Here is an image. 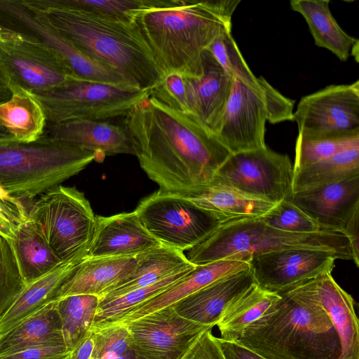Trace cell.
Wrapping results in <instances>:
<instances>
[{
    "instance_id": "obj_1",
    "label": "cell",
    "mask_w": 359,
    "mask_h": 359,
    "mask_svg": "<svg viewBox=\"0 0 359 359\" xmlns=\"http://www.w3.org/2000/svg\"><path fill=\"white\" fill-rule=\"evenodd\" d=\"M123 126L142 169L163 191L184 194L210 182L231 154L191 115L150 94L124 116Z\"/></svg>"
},
{
    "instance_id": "obj_2",
    "label": "cell",
    "mask_w": 359,
    "mask_h": 359,
    "mask_svg": "<svg viewBox=\"0 0 359 359\" xmlns=\"http://www.w3.org/2000/svg\"><path fill=\"white\" fill-rule=\"evenodd\" d=\"M94 61L151 91L162 79L153 55L133 22L91 13L67 0H22Z\"/></svg>"
},
{
    "instance_id": "obj_3",
    "label": "cell",
    "mask_w": 359,
    "mask_h": 359,
    "mask_svg": "<svg viewBox=\"0 0 359 359\" xmlns=\"http://www.w3.org/2000/svg\"><path fill=\"white\" fill-rule=\"evenodd\" d=\"M133 22L162 76L177 73L190 79L202 76L203 52L231 28V22L218 16L207 0H163L160 6L137 14Z\"/></svg>"
},
{
    "instance_id": "obj_4",
    "label": "cell",
    "mask_w": 359,
    "mask_h": 359,
    "mask_svg": "<svg viewBox=\"0 0 359 359\" xmlns=\"http://www.w3.org/2000/svg\"><path fill=\"white\" fill-rule=\"evenodd\" d=\"M236 341L266 359H337L340 344L318 304L287 292Z\"/></svg>"
},
{
    "instance_id": "obj_5",
    "label": "cell",
    "mask_w": 359,
    "mask_h": 359,
    "mask_svg": "<svg viewBox=\"0 0 359 359\" xmlns=\"http://www.w3.org/2000/svg\"><path fill=\"white\" fill-rule=\"evenodd\" d=\"M93 161L94 151L55 140L43 134L22 143L0 140V184L12 196L32 201L78 174Z\"/></svg>"
},
{
    "instance_id": "obj_6",
    "label": "cell",
    "mask_w": 359,
    "mask_h": 359,
    "mask_svg": "<svg viewBox=\"0 0 359 359\" xmlns=\"http://www.w3.org/2000/svg\"><path fill=\"white\" fill-rule=\"evenodd\" d=\"M289 249L327 251L340 259L352 260L349 241L341 232L289 233L266 224L259 217L222 224L189 250L187 257L198 266L224 259L248 262L257 255Z\"/></svg>"
},
{
    "instance_id": "obj_7",
    "label": "cell",
    "mask_w": 359,
    "mask_h": 359,
    "mask_svg": "<svg viewBox=\"0 0 359 359\" xmlns=\"http://www.w3.org/2000/svg\"><path fill=\"white\" fill-rule=\"evenodd\" d=\"M95 215L84 194L59 184L32 200L29 218L62 263L81 262L91 242Z\"/></svg>"
},
{
    "instance_id": "obj_8",
    "label": "cell",
    "mask_w": 359,
    "mask_h": 359,
    "mask_svg": "<svg viewBox=\"0 0 359 359\" xmlns=\"http://www.w3.org/2000/svg\"><path fill=\"white\" fill-rule=\"evenodd\" d=\"M78 79L63 57L39 38L0 23V79L35 94Z\"/></svg>"
},
{
    "instance_id": "obj_9",
    "label": "cell",
    "mask_w": 359,
    "mask_h": 359,
    "mask_svg": "<svg viewBox=\"0 0 359 359\" xmlns=\"http://www.w3.org/2000/svg\"><path fill=\"white\" fill-rule=\"evenodd\" d=\"M150 92L138 88L72 79L62 86L36 94L47 124L75 119L106 121L124 116Z\"/></svg>"
},
{
    "instance_id": "obj_10",
    "label": "cell",
    "mask_w": 359,
    "mask_h": 359,
    "mask_svg": "<svg viewBox=\"0 0 359 359\" xmlns=\"http://www.w3.org/2000/svg\"><path fill=\"white\" fill-rule=\"evenodd\" d=\"M134 212L161 244L183 252L205 241L222 225L213 214L186 197L159 189L144 198Z\"/></svg>"
},
{
    "instance_id": "obj_11",
    "label": "cell",
    "mask_w": 359,
    "mask_h": 359,
    "mask_svg": "<svg viewBox=\"0 0 359 359\" xmlns=\"http://www.w3.org/2000/svg\"><path fill=\"white\" fill-rule=\"evenodd\" d=\"M293 177L288 156L264 147L231 154L211 181L245 196L276 204L292 194Z\"/></svg>"
},
{
    "instance_id": "obj_12",
    "label": "cell",
    "mask_w": 359,
    "mask_h": 359,
    "mask_svg": "<svg viewBox=\"0 0 359 359\" xmlns=\"http://www.w3.org/2000/svg\"><path fill=\"white\" fill-rule=\"evenodd\" d=\"M130 343L147 359H185L208 329L180 316L169 306L124 323Z\"/></svg>"
},
{
    "instance_id": "obj_13",
    "label": "cell",
    "mask_w": 359,
    "mask_h": 359,
    "mask_svg": "<svg viewBox=\"0 0 359 359\" xmlns=\"http://www.w3.org/2000/svg\"><path fill=\"white\" fill-rule=\"evenodd\" d=\"M0 23L26 31L41 39L63 57L78 79L115 85L125 82L120 74L83 53L44 16L22 1L0 0Z\"/></svg>"
},
{
    "instance_id": "obj_14",
    "label": "cell",
    "mask_w": 359,
    "mask_h": 359,
    "mask_svg": "<svg viewBox=\"0 0 359 359\" xmlns=\"http://www.w3.org/2000/svg\"><path fill=\"white\" fill-rule=\"evenodd\" d=\"M337 259L339 257L331 252L289 249L257 255L248 262L257 285L282 294L323 273H332Z\"/></svg>"
},
{
    "instance_id": "obj_15",
    "label": "cell",
    "mask_w": 359,
    "mask_h": 359,
    "mask_svg": "<svg viewBox=\"0 0 359 359\" xmlns=\"http://www.w3.org/2000/svg\"><path fill=\"white\" fill-rule=\"evenodd\" d=\"M269 120L263 89L255 91L233 79L232 92L216 137L231 154L264 148L266 122Z\"/></svg>"
},
{
    "instance_id": "obj_16",
    "label": "cell",
    "mask_w": 359,
    "mask_h": 359,
    "mask_svg": "<svg viewBox=\"0 0 359 359\" xmlns=\"http://www.w3.org/2000/svg\"><path fill=\"white\" fill-rule=\"evenodd\" d=\"M293 121L299 132L359 129V81L330 85L302 97Z\"/></svg>"
},
{
    "instance_id": "obj_17",
    "label": "cell",
    "mask_w": 359,
    "mask_h": 359,
    "mask_svg": "<svg viewBox=\"0 0 359 359\" xmlns=\"http://www.w3.org/2000/svg\"><path fill=\"white\" fill-rule=\"evenodd\" d=\"M312 302L327 313L340 344L337 359H359V323L353 297L325 273L286 292Z\"/></svg>"
},
{
    "instance_id": "obj_18",
    "label": "cell",
    "mask_w": 359,
    "mask_h": 359,
    "mask_svg": "<svg viewBox=\"0 0 359 359\" xmlns=\"http://www.w3.org/2000/svg\"><path fill=\"white\" fill-rule=\"evenodd\" d=\"M203 73L199 78H184L189 114L216 136L232 92L233 78L205 50Z\"/></svg>"
},
{
    "instance_id": "obj_19",
    "label": "cell",
    "mask_w": 359,
    "mask_h": 359,
    "mask_svg": "<svg viewBox=\"0 0 359 359\" xmlns=\"http://www.w3.org/2000/svg\"><path fill=\"white\" fill-rule=\"evenodd\" d=\"M323 230L341 232L359 209V175L292 193L287 198Z\"/></svg>"
},
{
    "instance_id": "obj_20",
    "label": "cell",
    "mask_w": 359,
    "mask_h": 359,
    "mask_svg": "<svg viewBox=\"0 0 359 359\" xmlns=\"http://www.w3.org/2000/svg\"><path fill=\"white\" fill-rule=\"evenodd\" d=\"M161 245L143 226L134 211L97 216L86 258L136 255Z\"/></svg>"
},
{
    "instance_id": "obj_21",
    "label": "cell",
    "mask_w": 359,
    "mask_h": 359,
    "mask_svg": "<svg viewBox=\"0 0 359 359\" xmlns=\"http://www.w3.org/2000/svg\"><path fill=\"white\" fill-rule=\"evenodd\" d=\"M44 134L60 142L95 152L101 161L106 156L134 155L130 136L123 126L107 121L75 119L47 124Z\"/></svg>"
},
{
    "instance_id": "obj_22",
    "label": "cell",
    "mask_w": 359,
    "mask_h": 359,
    "mask_svg": "<svg viewBox=\"0 0 359 359\" xmlns=\"http://www.w3.org/2000/svg\"><path fill=\"white\" fill-rule=\"evenodd\" d=\"M254 284V276L249 268L220 278L172 306L182 318L212 328L226 306Z\"/></svg>"
},
{
    "instance_id": "obj_23",
    "label": "cell",
    "mask_w": 359,
    "mask_h": 359,
    "mask_svg": "<svg viewBox=\"0 0 359 359\" xmlns=\"http://www.w3.org/2000/svg\"><path fill=\"white\" fill-rule=\"evenodd\" d=\"M136 264V255L86 258L60 287L55 300L74 294L100 297L130 276Z\"/></svg>"
},
{
    "instance_id": "obj_24",
    "label": "cell",
    "mask_w": 359,
    "mask_h": 359,
    "mask_svg": "<svg viewBox=\"0 0 359 359\" xmlns=\"http://www.w3.org/2000/svg\"><path fill=\"white\" fill-rule=\"evenodd\" d=\"M249 268V262L247 261L229 259L198 265L183 278L161 294L133 309L115 324L127 323L171 306L220 278Z\"/></svg>"
},
{
    "instance_id": "obj_25",
    "label": "cell",
    "mask_w": 359,
    "mask_h": 359,
    "mask_svg": "<svg viewBox=\"0 0 359 359\" xmlns=\"http://www.w3.org/2000/svg\"><path fill=\"white\" fill-rule=\"evenodd\" d=\"M180 195L213 214L222 224L259 217L276 205L245 196L213 181Z\"/></svg>"
},
{
    "instance_id": "obj_26",
    "label": "cell",
    "mask_w": 359,
    "mask_h": 359,
    "mask_svg": "<svg viewBox=\"0 0 359 359\" xmlns=\"http://www.w3.org/2000/svg\"><path fill=\"white\" fill-rule=\"evenodd\" d=\"M137 264L128 278L107 290L100 301L113 299L153 284L191 264L183 252L161 245L136 255Z\"/></svg>"
},
{
    "instance_id": "obj_27",
    "label": "cell",
    "mask_w": 359,
    "mask_h": 359,
    "mask_svg": "<svg viewBox=\"0 0 359 359\" xmlns=\"http://www.w3.org/2000/svg\"><path fill=\"white\" fill-rule=\"evenodd\" d=\"M9 98L0 103V126L17 142L29 143L45 133L47 120L37 96L13 86L8 88Z\"/></svg>"
},
{
    "instance_id": "obj_28",
    "label": "cell",
    "mask_w": 359,
    "mask_h": 359,
    "mask_svg": "<svg viewBox=\"0 0 359 359\" xmlns=\"http://www.w3.org/2000/svg\"><path fill=\"white\" fill-rule=\"evenodd\" d=\"M80 262L61 263L44 276L27 284L0 318V335L55 301L60 287Z\"/></svg>"
},
{
    "instance_id": "obj_29",
    "label": "cell",
    "mask_w": 359,
    "mask_h": 359,
    "mask_svg": "<svg viewBox=\"0 0 359 359\" xmlns=\"http://www.w3.org/2000/svg\"><path fill=\"white\" fill-rule=\"evenodd\" d=\"M45 344H65L53 301L0 335V356Z\"/></svg>"
},
{
    "instance_id": "obj_30",
    "label": "cell",
    "mask_w": 359,
    "mask_h": 359,
    "mask_svg": "<svg viewBox=\"0 0 359 359\" xmlns=\"http://www.w3.org/2000/svg\"><path fill=\"white\" fill-rule=\"evenodd\" d=\"M330 0H292V10L305 19L315 44L346 61L358 39L348 35L339 25L330 9Z\"/></svg>"
},
{
    "instance_id": "obj_31",
    "label": "cell",
    "mask_w": 359,
    "mask_h": 359,
    "mask_svg": "<svg viewBox=\"0 0 359 359\" xmlns=\"http://www.w3.org/2000/svg\"><path fill=\"white\" fill-rule=\"evenodd\" d=\"M8 241L26 285L62 263L55 255L37 226L29 218L15 226L13 238Z\"/></svg>"
},
{
    "instance_id": "obj_32",
    "label": "cell",
    "mask_w": 359,
    "mask_h": 359,
    "mask_svg": "<svg viewBox=\"0 0 359 359\" xmlns=\"http://www.w3.org/2000/svg\"><path fill=\"white\" fill-rule=\"evenodd\" d=\"M280 297V294L254 284L232 300L222 313L216 324L219 338L236 341L248 325L262 317Z\"/></svg>"
},
{
    "instance_id": "obj_33",
    "label": "cell",
    "mask_w": 359,
    "mask_h": 359,
    "mask_svg": "<svg viewBox=\"0 0 359 359\" xmlns=\"http://www.w3.org/2000/svg\"><path fill=\"white\" fill-rule=\"evenodd\" d=\"M359 175V145L294 173L292 191L300 192Z\"/></svg>"
},
{
    "instance_id": "obj_34",
    "label": "cell",
    "mask_w": 359,
    "mask_h": 359,
    "mask_svg": "<svg viewBox=\"0 0 359 359\" xmlns=\"http://www.w3.org/2000/svg\"><path fill=\"white\" fill-rule=\"evenodd\" d=\"M357 145H359V129L299 131L295 143L294 173Z\"/></svg>"
},
{
    "instance_id": "obj_35",
    "label": "cell",
    "mask_w": 359,
    "mask_h": 359,
    "mask_svg": "<svg viewBox=\"0 0 359 359\" xmlns=\"http://www.w3.org/2000/svg\"><path fill=\"white\" fill-rule=\"evenodd\" d=\"M196 266L191 264L153 284L113 299L100 301L92 330L116 323L133 309L161 294L183 278Z\"/></svg>"
},
{
    "instance_id": "obj_36",
    "label": "cell",
    "mask_w": 359,
    "mask_h": 359,
    "mask_svg": "<svg viewBox=\"0 0 359 359\" xmlns=\"http://www.w3.org/2000/svg\"><path fill=\"white\" fill-rule=\"evenodd\" d=\"M62 332L71 352L91 331L100 299L93 294H74L57 300Z\"/></svg>"
},
{
    "instance_id": "obj_37",
    "label": "cell",
    "mask_w": 359,
    "mask_h": 359,
    "mask_svg": "<svg viewBox=\"0 0 359 359\" xmlns=\"http://www.w3.org/2000/svg\"><path fill=\"white\" fill-rule=\"evenodd\" d=\"M221 67L247 87L255 91L262 89L250 69L231 34V28L223 31L207 49Z\"/></svg>"
},
{
    "instance_id": "obj_38",
    "label": "cell",
    "mask_w": 359,
    "mask_h": 359,
    "mask_svg": "<svg viewBox=\"0 0 359 359\" xmlns=\"http://www.w3.org/2000/svg\"><path fill=\"white\" fill-rule=\"evenodd\" d=\"M91 331L95 347L90 359H147L130 343L125 325L114 324Z\"/></svg>"
},
{
    "instance_id": "obj_39",
    "label": "cell",
    "mask_w": 359,
    "mask_h": 359,
    "mask_svg": "<svg viewBox=\"0 0 359 359\" xmlns=\"http://www.w3.org/2000/svg\"><path fill=\"white\" fill-rule=\"evenodd\" d=\"M81 9L133 22L140 13L160 6L163 0H67Z\"/></svg>"
},
{
    "instance_id": "obj_40",
    "label": "cell",
    "mask_w": 359,
    "mask_h": 359,
    "mask_svg": "<svg viewBox=\"0 0 359 359\" xmlns=\"http://www.w3.org/2000/svg\"><path fill=\"white\" fill-rule=\"evenodd\" d=\"M259 219L274 229L289 233H313L325 231L288 199L276 203Z\"/></svg>"
},
{
    "instance_id": "obj_41",
    "label": "cell",
    "mask_w": 359,
    "mask_h": 359,
    "mask_svg": "<svg viewBox=\"0 0 359 359\" xmlns=\"http://www.w3.org/2000/svg\"><path fill=\"white\" fill-rule=\"evenodd\" d=\"M25 286L9 241L0 236V318Z\"/></svg>"
},
{
    "instance_id": "obj_42",
    "label": "cell",
    "mask_w": 359,
    "mask_h": 359,
    "mask_svg": "<svg viewBox=\"0 0 359 359\" xmlns=\"http://www.w3.org/2000/svg\"><path fill=\"white\" fill-rule=\"evenodd\" d=\"M150 95L167 106L189 114L187 104L184 77L177 73L163 76Z\"/></svg>"
},
{
    "instance_id": "obj_43",
    "label": "cell",
    "mask_w": 359,
    "mask_h": 359,
    "mask_svg": "<svg viewBox=\"0 0 359 359\" xmlns=\"http://www.w3.org/2000/svg\"><path fill=\"white\" fill-rule=\"evenodd\" d=\"M30 201L12 196L0 184V218L14 228L29 219Z\"/></svg>"
},
{
    "instance_id": "obj_44",
    "label": "cell",
    "mask_w": 359,
    "mask_h": 359,
    "mask_svg": "<svg viewBox=\"0 0 359 359\" xmlns=\"http://www.w3.org/2000/svg\"><path fill=\"white\" fill-rule=\"evenodd\" d=\"M69 354L64 344H45L1 355L0 359H67Z\"/></svg>"
},
{
    "instance_id": "obj_45",
    "label": "cell",
    "mask_w": 359,
    "mask_h": 359,
    "mask_svg": "<svg viewBox=\"0 0 359 359\" xmlns=\"http://www.w3.org/2000/svg\"><path fill=\"white\" fill-rule=\"evenodd\" d=\"M185 359H226L212 329L205 331Z\"/></svg>"
},
{
    "instance_id": "obj_46",
    "label": "cell",
    "mask_w": 359,
    "mask_h": 359,
    "mask_svg": "<svg viewBox=\"0 0 359 359\" xmlns=\"http://www.w3.org/2000/svg\"><path fill=\"white\" fill-rule=\"evenodd\" d=\"M218 341L226 359H266L242 344L218 337Z\"/></svg>"
},
{
    "instance_id": "obj_47",
    "label": "cell",
    "mask_w": 359,
    "mask_h": 359,
    "mask_svg": "<svg viewBox=\"0 0 359 359\" xmlns=\"http://www.w3.org/2000/svg\"><path fill=\"white\" fill-rule=\"evenodd\" d=\"M359 209L357 210L347 223L343 233L349 241L352 260L359 266Z\"/></svg>"
},
{
    "instance_id": "obj_48",
    "label": "cell",
    "mask_w": 359,
    "mask_h": 359,
    "mask_svg": "<svg viewBox=\"0 0 359 359\" xmlns=\"http://www.w3.org/2000/svg\"><path fill=\"white\" fill-rule=\"evenodd\" d=\"M95 347L92 331L70 352L67 359H90Z\"/></svg>"
},
{
    "instance_id": "obj_49",
    "label": "cell",
    "mask_w": 359,
    "mask_h": 359,
    "mask_svg": "<svg viewBox=\"0 0 359 359\" xmlns=\"http://www.w3.org/2000/svg\"><path fill=\"white\" fill-rule=\"evenodd\" d=\"M15 228L10 224L0 218V236L7 240H11L13 238Z\"/></svg>"
},
{
    "instance_id": "obj_50",
    "label": "cell",
    "mask_w": 359,
    "mask_h": 359,
    "mask_svg": "<svg viewBox=\"0 0 359 359\" xmlns=\"http://www.w3.org/2000/svg\"><path fill=\"white\" fill-rule=\"evenodd\" d=\"M10 97V93L0 79V103L7 100Z\"/></svg>"
},
{
    "instance_id": "obj_51",
    "label": "cell",
    "mask_w": 359,
    "mask_h": 359,
    "mask_svg": "<svg viewBox=\"0 0 359 359\" xmlns=\"http://www.w3.org/2000/svg\"><path fill=\"white\" fill-rule=\"evenodd\" d=\"M358 50H359V41H358L353 46L351 50V55L355 57L356 62H358Z\"/></svg>"
}]
</instances>
